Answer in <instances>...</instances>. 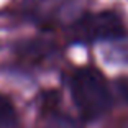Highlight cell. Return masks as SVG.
<instances>
[{
	"instance_id": "6da1fadb",
	"label": "cell",
	"mask_w": 128,
	"mask_h": 128,
	"mask_svg": "<svg viewBox=\"0 0 128 128\" xmlns=\"http://www.w3.org/2000/svg\"><path fill=\"white\" fill-rule=\"evenodd\" d=\"M71 95L86 120H97L112 107V94L105 77L94 68H82L71 77Z\"/></svg>"
},
{
	"instance_id": "7a4b0ae2",
	"label": "cell",
	"mask_w": 128,
	"mask_h": 128,
	"mask_svg": "<svg viewBox=\"0 0 128 128\" xmlns=\"http://www.w3.org/2000/svg\"><path fill=\"white\" fill-rule=\"evenodd\" d=\"M125 34L122 18L113 12H98L80 16L69 28L72 43H95L104 40H117Z\"/></svg>"
},
{
	"instance_id": "3957f363",
	"label": "cell",
	"mask_w": 128,
	"mask_h": 128,
	"mask_svg": "<svg viewBox=\"0 0 128 128\" xmlns=\"http://www.w3.org/2000/svg\"><path fill=\"white\" fill-rule=\"evenodd\" d=\"M0 126L2 128H16L18 126V113L15 105L8 97L0 94Z\"/></svg>"
},
{
	"instance_id": "277c9868",
	"label": "cell",
	"mask_w": 128,
	"mask_h": 128,
	"mask_svg": "<svg viewBox=\"0 0 128 128\" xmlns=\"http://www.w3.org/2000/svg\"><path fill=\"white\" fill-rule=\"evenodd\" d=\"M43 128H80L77 122L72 120L68 115H61V113H53L48 118L46 125Z\"/></svg>"
},
{
	"instance_id": "5b68a950",
	"label": "cell",
	"mask_w": 128,
	"mask_h": 128,
	"mask_svg": "<svg viewBox=\"0 0 128 128\" xmlns=\"http://www.w3.org/2000/svg\"><path fill=\"white\" fill-rule=\"evenodd\" d=\"M117 89L120 97L128 104V76H122L117 79Z\"/></svg>"
}]
</instances>
